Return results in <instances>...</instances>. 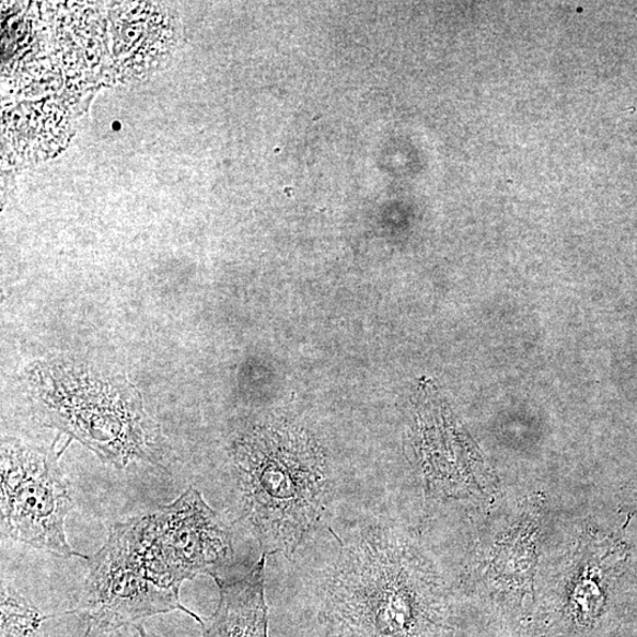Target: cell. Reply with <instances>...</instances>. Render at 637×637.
Listing matches in <instances>:
<instances>
[{
  "mask_svg": "<svg viewBox=\"0 0 637 637\" xmlns=\"http://www.w3.org/2000/svg\"><path fill=\"white\" fill-rule=\"evenodd\" d=\"M233 463L242 520L263 554L291 558L328 503L322 448L296 425L267 421L238 437Z\"/></svg>",
  "mask_w": 637,
  "mask_h": 637,
  "instance_id": "obj_2",
  "label": "cell"
},
{
  "mask_svg": "<svg viewBox=\"0 0 637 637\" xmlns=\"http://www.w3.org/2000/svg\"><path fill=\"white\" fill-rule=\"evenodd\" d=\"M42 409L54 427L78 439L105 463L123 468L134 461L163 462L157 422L130 394L104 390H57L42 397Z\"/></svg>",
  "mask_w": 637,
  "mask_h": 637,
  "instance_id": "obj_6",
  "label": "cell"
},
{
  "mask_svg": "<svg viewBox=\"0 0 637 637\" xmlns=\"http://www.w3.org/2000/svg\"><path fill=\"white\" fill-rule=\"evenodd\" d=\"M319 621L324 637H450L441 580L391 529L344 545L328 576Z\"/></svg>",
  "mask_w": 637,
  "mask_h": 637,
  "instance_id": "obj_1",
  "label": "cell"
},
{
  "mask_svg": "<svg viewBox=\"0 0 637 637\" xmlns=\"http://www.w3.org/2000/svg\"><path fill=\"white\" fill-rule=\"evenodd\" d=\"M136 630H138L139 637H163L160 635L151 634L147 632L143 627H136Z\"/></svg>",
  "mask_w": 637,
  "mask_h": 637,
  "instance_id": "obj_9",
  "label": "cell"
},
{
  "mask_svg": "<svg viewBox=\"0 0 637 637\" xmlns=\"http://www.w3.org/2000/svg\"><path fill=\"white\" fill-rule=\"evenodd\" d=\"M635 18H636V20H637V9L635 10Z\"/></svg>",
  "mask_w": 637,
  "mask_h": 637,
  "instance_id": "obj_10",
  "label": "cell"
},
{
  "mask_svg": "<svg viewBox=\"0 0 637 637\" xmlns=\"http://www.w3.org/2000/svg\"><path fill=\"white\" fill-rule=\"evenodd\" d=\"M0 475L3 537L57 557L88 560L68 542L66 521L73 502L50 452L16 439H3Z\"/></svg>",
  "mask_w": 637,
  "mask_h": 637,
  "instance_id": "obj_4",
  "label": "cell"
},
{
  "mask_svg": "<svg viewBox=\"0 0 637 637\" xmlns=\"http://www.w3.org/2000/svg\"><path fill=\"white\" fill-rule=\"evenodd\" d=\"M88 563L80 603L70 612L86 622L84 637L93 629L109 633L172 612L202 624L204 619L181 602L179 591L162 586L150 572L126 522L109 528L108 540Z\"/></svg>",
  "mask_w": 637,
  "mask_h": 637,
  "instance_id": "obj_5",
  "label": "cell"
},
{
  "mask_svg": "<svg viewBox=\"0 0 637 637\" xmlns=\"http://www.w3.org/2000/svg\"><path fill=\"white\" fill-rule=\"evenodd\" d=\"M126 523L150 572L173 590L197 576L221 572L234 555L232 531L195 488Z\"/></svg>",
  "mask_w": 637,
  "mask_h": 637,
  "instance_id": "obj_3",
  "label": "cell"
},
{
  "mask_svg": "<svg viewBox=\"0 0 637 637\" xmlns=\"http://www.w3.org/2000/svg\"><path fill=\"white\" fill-rule=\"evenodd\" d=\"M53 617L2 581V637H36L44 622Z\"/></svg>",
  "mask_w": 637,
  "mask_h": 637,
  "instance_id": "obj_8",
  "label": "cell"
},
{
  "mask_svg": "<svg viewBox=\"0 0 637 637\" xmlns=\"http://www.w3.org/2000/svg\"><path fill=\"white\" fill-rule=\"evenodd\" d=\"M266 554L247 574L227 579L211 576L219 586L220 601L215 614L202 621L201 637H268L265 599Z\"/></svg>",
  "mask_w": 637,
  "mask_h": 637,
  "instance_id": "obj_7",
  "label": "cell"
}]
</instances>
